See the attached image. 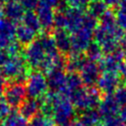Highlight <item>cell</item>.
<instances>
[{
    "label": "cell",
    "mask_w": 126,
    "mask_h": 126,
    "mask_svg": "<svg viewBox=\"0 0 126 126\" xmlns=\"http://www.w3.org/2000/svg\"><path fill=\"white\" fill-rule=\"evenodd\" d=\"M74 115V107L67 99L55 98L52 99V120L57 125L71 123Z\"/></svg>",
    "instance_id": "cell-1"
},
{
    "label": "cell",
    "mask_w": 126,
    "mask_h": 126,
    "mask_svg": "<svg viewBox=\"0 0 126 126\" xmlns=\"http://www.w3.org/2000/svg\"><path fill=\"white\" fill-rule=\"evenodd\" d=\"M120 126H126V122H122Z\"/></svg>",
    "instance_id": "cell-15"
},
{
    "label": "cell",
    "mask_w": 126,
    "mask_h": 126,
    "mask_svg": "<svg viewBox=\"0 0 126 126\" xmlns=\"http://www.w3.org/2000/svg\"><path fill=\"white\" fill-rule=\"evenodd\" d=\"M29 126H54V122L51 118L47 116L37 115L31 120Z\"/></svg>",
    "instance_id": "cell-8"
},
{
    "label": "cell",
    "mask_w": 126,
    "mask_h": 126,
    "mask_svg": "<svg viewBox=\"0 0 126 126\" xmlns=\"http://www.w3.org/2000/svg\"><path fill=\"white\" fill-rule=\"evenodd\" d=\"M24 91L21 87H12L6 93V100L11 106H18L24 98Z\"/></svg>",
    "instance_id": "cell-5"
},
{
    "label": "cell",
    "mask_w": 126,
    "mask_h": 126,
    "mask_svg": "<svg viewBox=\"0 0 126 126\" xmlns=\"http://www.w3.org/2000/svg\"><path fill=\"white\" fill-rule=\"evenodd\" d=\"M116 84H117V82H116L115 79L109 78V79H107V80L102 81V83H101V88H102L105 92H111V91L115 88Z\"/></svg>",
    "instance_id": "cell-10"
},
{
    "label": "cell",
    "mask_w": 126,
    "mask_h": 126,
    "mask_svg": "<svg viewBox=\"0 0 126 126\" xmlns=\"http://www.w3.org/2000/svg\"><path fill=\"white\" fill-rule=\"evenodd\" d=\"M74 104L82 110L92 109L97 104V97L94 94H88L85 93H76L73 97Z\"/></svg>",
    "instance_id": "cell-2"
},
{
    "label": "cell",
    "mask_w": 126,
    "mask_h": 126,
    "mask_svg": "<svg viewBox=\"0 0 126 126\" xmlns=\"http://www.w3.org/2000/svg\"><path fill=\"white\" fill-rule=\"evenodd\" d=\"M37 110H38V104L33 99H29V100L24 101V103L21 105V108H20L21 115L26 120L32 119L35 116Z\"/></svg>",
    "instance_id": "cell-6"
},
{
    "label": "cell",
    "mask_w": 126,
    "mask_h": 126,
    "mask_svg": "<svg viewBox=\"0 0 126 126\" xmlns=\"http://www.w3.org/2000/svg\"><path fill=\"white\" fill-rule=\"evenodd\" d=\"M118 106L119 104L117 103L115 98L112 96H108L100 103L98 112L101 116H103V118L115 116L116 112L118 111Z\"/></svg>",
    "instance_id": "cell-3"
},
{
    "label": "cell",
    "mask_w": 126,
    "mask_h": 126,
    "mask_svg": "<svg viewBox=\"0 0 126 126\" xmlns=\"http://www.w3.org/2000/svg\"><path fill=\"white\" fill-rule=\"evenodd\" d=\"M0 126H27V120L21 114L12 112L2 120Z\"/></svg>",
    "instance_id": "cell-7"
},
{
    "label": "cell",
    "mask_w": 126,
    "mask_h": 126,
    "mask_svg": "<svg viewBox=\"0 0 126 126\" xmlns=\"http://www.w3.org/2000/svg\"><path fill=\"white\" fill-rule=\"evenodd\" d=\"M10 114L9 106L5 101H0V120H3Z\"/></svg>",
    "instance_id": "cell-12"
},
{
    "label": "cell",
    "mask_w": 126,
    "mask_h": 126,
    "mask_svg": "<svg viewBox=\"0 0 126 126\" xmlns=\"http://www.w3.org/2000/svg\"><path fill=\"white\" fill-rule=\"evenodd\" d=\"M114 98H115V100L117 101L118 104L124 105L126 103V89L125 88L119 89L116 92V94H115Z\"/></svg>",
    "instance_id": "cell-11"
},
{
    "label": "cell",
    "mask_w": 126,
    "mask_h": 126,
    "mask_svg": "<svg viewBox=\"0 0 126 126\" xmlns=\"http://www.w3.org/2000/svg\"><path fill=\"white\" fill-rule=\"evenodd\" d=\"M122 122L123 121L115 115V116H111V117L102 118V120L99 121V123L96 126H120Z\"/></svg>",
    "instance_id": "cell-9"
},
{
    "label": "cell",
    "mask_w": 126,
    "mask_h": 126,
    "mask_svg": "<svg viewBox=\"0 0 126 126\" xmlns=\"http://www.w3.org/2000/svg\"><path fill=\"white\" fill-rule=\"evenodd\" d=\"M100 121V114L94 109L85 110L78 119V122L83 126H96Z\"/></svg>",
    "instance_id": "cell-4"
},
{
    "label": "cell",
    "mask_w": 126,
    "mask_h": 126,
    "mask_svg": "<svg viewBox=\"0 0 126 126\" xmlns=\"http://www.w3.org/2000/svg\"><path fill=\"white\" fill-rule=\"evenodd\" d=\"M57 126H72V123H66V124H62V125H57Z\"/></svg>",
    "instance_id": "cell-14"
},
{
    "label": "cell",
    "mask_w": 126,
    "mask_h": 126,
    "mask_svg": "<svg viewBox=\"0 0 126 126\" xmlns=\"http://www.w3.org/2000/svg\"><path fill=\"white\" fill-rule=\"evenodd\" d=\"M120 119L123 122H126V103L124 105H122V107L120 109Z\"/></svg>",
    "instance_id": "cell-13"
}]
</instances>
